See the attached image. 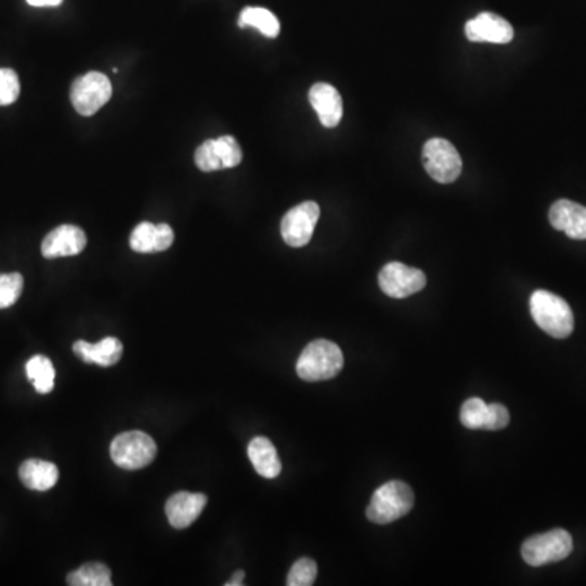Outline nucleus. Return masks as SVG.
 <instances>
[{"mask_svg": "<svg viewBox=\"0 0 586 586\" xmlns=\"http://www.w3.org/2000/svg\"><path fill=\"white\" fill-rule=\"evenodd\" d=\"M67 585L70 586H111V570L105 564H85L75 572L67 575Z\"/></svg>", "mask_w": 586, "mask_h": 586, "instance_id": "4be33fe9", "label": "nucleus"}, {"mask_svg": "<svg viewBox=\"0 0 586 586\" xmlns=\"http://www.w3.org/2000/svg\"><path fill=\"white\" fill-rule=\"evenodd\" d=\"M573 551L569 531L552 530L526 539L521 546V557L531 567H543L567 559Z\"/></svg>", "mask_w": 586, "mask_h": 586, "instance_id": "20e7f679", "label": "nucleus"}, {"mask_svg": "<svg viewBox=\"0 0 586 586\" xmlns=\"http://www.w3.org/2000/svg\"><path fill=\"white\" fill-rule=\"evenodd\" d=\"M238 27H253L261 31L267 38H277L280 33V23L276 15L263 7H246L240 14Z\"/></svg>", "mask_w": 586, "mask_h": 586, "instance_id": "aec40b11", "label": "nucleus"}, {"mask_svg": "<svg viewBox=\"0 0 586 586\" xmlns=\"http://www.w3.org/2000/svg\"><path fill=\"white\" fill-rule=\"evenodd\" d=\"M18 474H20V481L28 489L40 490V492L53 489L59 479V469L56 464L43 460L25 461L18 469Z\"/></svg>", "mask_w": 586, "mask_h": 586, "instance_id": "6ab92c4d", "label": "nucleus"}, {"mask_svg": "<svg viewBox=\"0 0 586 586\" xmlns=\"http://www.w3.org/2000/svg\"><path fill=\"white\" fill-rule=\"evenodd\" d=\"M207 495L193 494V492H178L171 495L165 505L168 521L176 530H184L193 525L206 508Z\"/></svg>", "mask_w": 586, "mask_h": 586, "instance_id": "4468645a", "label": "nucleus"}, {"mask_svg": "<svg viewBox=\"0 0 586 586\" xmlns=\"http://www.w3.org/2000/svg\"><path fill=\"white\" fill-rule=\"evenodd\" d=\"M248 456L259 476L274 479L282 471L279 455L271 440L266 437H256L248 445Z\"/></svg>", "mask_w": 586, "mask_h": 586, "instance_id": "a211bd4d", "label": "nucleus"}, {"mask_svg": "<svg viewBox=\"0 0 586 586\" xmlns=\"http://www.w3.org/2000/svg\"><path fill=\"white\" fill-rule=\"evenodd\" d=\"M113 87L105 74L88 72L75 79L70 88V101L77 113L82 116H93L100 108L110 101Z\"/></svg>", "mask_w": 586, "mask_h": 586, "instance_id": "0eeeda50", "label": "nucleus"}, {"mask_svg": "<svg viewBox=\"0 0 586 586\" xmlns=\"http://www.w3.org/2000/svg\"><path fill=\"white\" fill-rule=\"evenodd\" d=\"M378 284L383 293L391 298L411 297L427 285L424 272L403 263L386 264L378 276Z\"/></svg>", "mask_w": 586, "mask_h": 586, "instance_id": "9d476101", "label": "nucleus"}, {"mask_svg": "<svg viewBox=\"0 0 586 586\" xmlns=\"http://www.w3.org/2000/svg\"><path fill=\"white\" fill-rule=\"evenodd\" d=\"M552 227L572 240H586V207L569 199H560L549 210Z\"/></svg>", "mask_w": 586, "mask_h": 586, "instance_id": "ddd939ff", "label": "nucleus"}, {"mask_svg": "<svg viewBox=\"0 0 586 586\" xmlns=\"http://www.w3.org/2000/svg\"><path fill=\"white\" fill-rule=\"evenodd\" d=\"M20 97V80L15 70L0 69V106H9Z\"/></svg>", "mask_w": 586, "mask_h": 586, "instance_id": "a878e982", "label": "nucleus"}, {"mask_svg": "<svg viewBox=\"0 0 586 586\" xmlns=\"http://www.w3.org/2000/svg\"><path fill=\"white\" fill-rule=\"evenodd\" d=\"M531 316L544 333L556 339H565L573 333L572 308L564 298L547 290H536L530 300Z\"/></svg>", "mask_w": 586, "mask_h": 586, "instance_id": "f257e3e1", "label": "nucleus"}, {"mask_svg": "<svg viewBox=\"0 0 586 586\" xmlns=\"http://www.w3.org/2000/svg\"><path fill=\"white\" fill-rule=\"evenodd\" d=\"M31 7H59L62 0H27Z\"/></svg>", "mask_w": 586, "mask_h": 586, "instance_id": "cd10ccee", "label": "nucleus"}, {"mask_svg": "<svg viewBox=\"0 0 586 586\" xmlns=\"http://www.w3.org/2000/svg\"><path fill=\"white\" fill-rule=\"evenodd\" d=\"M194 160L199 170L210 173L238 167L243 160V152L235 137L222 136L219 139L206 140L196 150Z\"/></svg>", "mask_w": 586, "mask_h": 586, "instance_id": "6e6552de", "label": "nucleus"}, {"mask_svg": "<svg viewBox=\"0 0 586 586\" xmlns=\"http://www.w3.org/2000/svg\"><path fill=\"white\" fill-rule=\"evenodd\" d=\"M310 103L324 127H336L342 119V98L333 85L315 84L311 87Z\"/></svg>", "mask_w": 586, "mask_h": 586, "instance_id": "dca6fc26", "label": "nucleus"}, {"mask_svg": "<svg viewBox=\"0 0 586 586\" xmlns=\"http://www.w3.org/2000/svg\"><path fill=\"white\" fill-rule=\"evenodd\" d=\"M422 163L430 178L442 184L455 183L463 170V160L455 145L440 137L425 142Z\"/></svg>", "mask_w": 586, "mask_h": 586, "instance_id": "423d86ee", "label": "nucleus"}, {"mask_svg": "<svg viewBox=\"0 0 586 586\" xmlns=\"http://www.w3.org/2000/svg\"><path fill=\"white\" fill-rule=\"evenodd\" d=\"M510 422V414L503 404H489V419H487L486 430H502Z\"/></svg>", "mask_w": 586, "mask_h": 586, "instance_id": "bb28decb", "label": "nucleus"}, {"mask_svg": "<svg viewBox=\"0 0 586 586\" xmlns=\"http://www.w3.org/2000/svg\"><path fill=\"white\" fill-rule=\"evenodd\" d=\"M344 355L339 346L326 339H318L305 347L298 357L297 375L305 381L331 380L341 373Z\"/></svg>", "mask_w": 586, "mask_h": 586, "instance_id": "f03ea898", "label": "nucleus"}, {"mask_svg": "<svg viewBox=\"0 0 586 586\" xmlns=\"http://www.w3.org/2000/svg\"><path fill=\"white\" fill-rule=\"evenodd\" d=\"M320 214V206L313 201L303 202L300 206L290 209L280 224V233L285 243L292 248L308 245L320 220Z\"/></svg>", "mask_w": 586, "mask_h": 586, "instance_id": "1a4fd4ad", "label": "nucleus"}, {"mask_svg": "<svg viewBox=\"0 0 586 586\" xmlns=\"http://www.w3.org/2000/svg\"><path fill=\"white\" fill-rule=\"evenodd\" d=\"M414 492L403 481H390L378 487L367 508V518L377 525H388L406 517L414 507Z\"/></svg>", "mask_w": 586, "mask_h": 586, "instance_id": "7ed1b4c3", "label": "nucleus"}, {"mask_svg": "<svg viewBox=\"0 0 586 586\" xmlns=\"http://www.w3.org/2000/svg\"><path fill=\"white\" fill-rule=\"evenodd\" d=\"M460 419L466 429L486 430L489 404L484 403L481 398H469L461 407Z\"/></svg>", "mask_w": 586, "mask_h": 586, "instance_id": "5701e85b", "label": "nucleus"}, {"mask_svg": "<svg viewBox=\"0 0 586 586\" xmlns=\"http://www.w3.org/2000/svg\"><path fill=\"white\" fill-rule=\"evenodd\" d=\"M111 460L127 471L149 466L157 456L154 438L144 432H124L114 438L110 448Z\"/></svg>", "mask_w": 586, "mask_h": 586, "instance_id": "39448f33", "label": "nucleus"}, {"mask_svg": "<svg viewBox=\"0 0 586 586\" xmlns=\"http://www.w3.org/2000/svg\"><path fill=\"white\" fill-rule=\"evenodd\" d=\"M87 246V235L84 230L75 225H61L48 233L41 245V253L44 258H66L75 256L85 250Z\"/></svg>", "mask_w": 586, "mask_h": 586, "instance_id": "f8f14e48", "label": "nucleus"}, {"mask_svg": "<svg viewBox=\"0 0 586 586\" xmlns=\"http://www.w3.org/2000/svg\"><path fill=\"white\" fill-rule=\"evenodd\" d=\"M173 240H175V233L170 225L142 222L134 228L129 243L136 253H162L173 245Z\"/></svg>", "mask_w": 586, "mask_h": 586, "instance_id": "2eb2a0df", "label": "nucleus"}, {"mask_svg": "<svg viewBox=\"0 0 586 586\" xmlns=\"http://www.w3.org/2000/svg\"><path fill=\"white\" fill-rule=\"evenodd\" d=\"M27 377L40 394H49L54 390L56 370L48 357L35 355L27 362Z\"/></svg>", "mask_w": 586, "mask_h": 586, "instance_id": "412c9836", "label": "nucleus"}, {"mask_svg": "<svg viewBox=\"0 0 586 586\" xmlns=\"http://www.w3.org/2000/svg\"><path fill=\"white\" fill-rule=\"evenodd\" d=\"M245 572L243 570H238L235 575H233L232 580L230 582L225 583V586H241L245 585Z\"/></svg>", "mask_w": 586, "mask_h": 586, "instance_id": "c85d7f7f", "label": "nucleus"}, {"mask_svg": "<svg viewBox=\"0 0 586 586\" xmlns=\"http://www.w3.org/2000/svg\"><path fill=\"white\" fill-rule=\"evenodd\" d=\"M316 575H318V565L315 560L303 557V559L297 560L290 569L287 585L311 586L315 583Z\"/></svg>", "mask_w": 586, "mask_h": 586, "instance_id": "393cba45", "label": "nucleus"}, {"mask_svg": "<svg viewBox=\"0 0 586 586\" xmlns=\"http://www.w3.org/2000/svg\"><path fill=\"white\" fill-rule=\"evenodd\" d=\"M23 292V276L18 272L0 274V310L12 307Z\"/></svg>", "mask_w": 586, "mask_h": 586, "instance_id": "b1692460", "label": "nucleus"}, {"mask_svg": "<svg viewBox=\"0 0 586 586\" xmlns=\"http://www.w3.org/2000/svg\"><path fill=\"white\" fill-rule=\"evenodd\" d=\"M464 33L473 43L507 44L515 36L512 25L505 18L490 12H484L469 20L464 27Z\"/></svg>", "mask_w": 586, "mask_h": 586, "instance_id": "9b49d317", "label": "nucleus"}, {"mask_svg": "<svg viewBox=\"0 0 586 586\" xmlns=\"http://www.w3.org/2000/svg\"><path fill=\"white\" fill-rule=\"evenodd\" d=\"M75 355L87 363H97L100 367H113L123 357V344L116 337H105L98 344L77 341L74 344Z\"/></svg>", "mask_w": 586, "mask_h": 586, "instance_id": "f3484780", "label": "nucleus"}]
</instances>
